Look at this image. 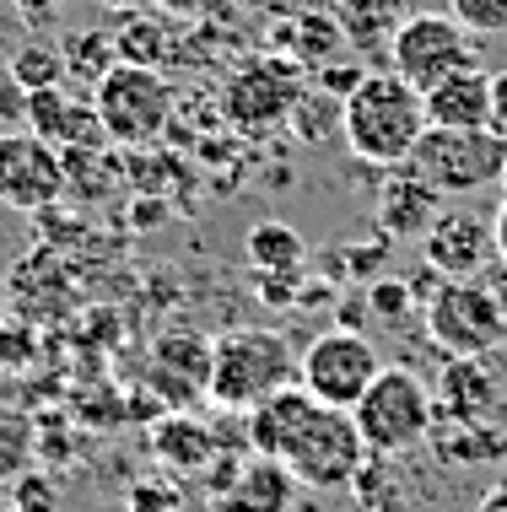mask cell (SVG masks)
Wrapping results in <instances>:
<instances>
[{
    "mask_svg": "<svg viewBox=\"0 0 507 512\" xmlns=\"http://www.w3.org/2000/svg\"><path fill=\"white\" fill-rule=\"evenodd\" d=\"M437 216H443V195H437V189L416 168H410V162H405L400 173L383 178V195H378V227H383V238H427Z\"/></svg>",
    "mask_w": 507,
    "mask_h": 512,
    "instance_id": "obj_15",
    "label": "cell"
},
{
    "mask_svg": "<svg viewBox=\"0 0 507 512\" xmlns=\"http://www.w3.org/2000/svg\"><path fill=\"white\" fill-rule=\"evenodd\" d=\"M383 372L378 345L362 329H330V335L308 340L303 362H297V383L335 410H356V399L373 389V378Z\"/></svg>",
    "mask_w": 507,
    "mask_h": 512,
    "instance_id": "obj_8",
    "label": "cell"
},
{
    "mask_svg": "<svg viewBox=\"0 0 507 512\" xmlns=\"http://www.w3.org/2000/svg\"><path fill=\"white\" fill-rule=\"evenodd\" d=\"M448 11H454L475 38H502L507 33V0H448Z\"/></svg>",
    "mask_w": 507,
    "mask_h": 512,
    "instance_id": "obj_28",
    "label": "cell"
},
{
    "mask_svg": "<svg viewBox=\"0 0 507 512\" xmlns=\"http://www.w3.org/2000/svg\"><path fill=\"white\" fill-rule=\"evenodd\" d=\"M432 448L443 453L448 464H486L507 453V437L497 426H432Z\"/></svg>",
    "mask_w": 507,
    "mask_h": 512,
    "instance_id": "obj_21",
    "label": "cell"
},
{
    "mask_svg": "<svg viewBox=\"0 0 507 512\" xmlns=\"http://www.w3.org/2000/svg\"><path fill=\"white\" fill-rule=\"evenodd\" d=\"M243 254H249V270L259 281H297L308 265V243L292 221H254L249 238H243Z\"/></svg>",
    "mask_w": 507,
    "mask_h": 512,
    "instance_id": "obj_17",
    "label": "cell"
},
{
    "mask_svg": "<svg viewBox=\"0 0 507 512\" xmlns=\"http://www.w3.org/2000/svg\"><path fill=\"white\" fill-rule=\"evenodd\" d=\"M432 130H491V76L486 71H459L448 81L421 92Z\"/></svg>",
    "mask_w": 507,
    "mask_h": 512,
    "instance_id": "obj_16",
    "label": "cell"
},
{
    "mask_svg": "<svg viewBox=\"0 0 507 512\" xmlns=\"http://www.w3.org/2000/svg\"><path fill=\"white\" fill-rule=\"evenodd\" d=\"M205 491H211V512H292L297 502V475L281 459L265 453H216L205 469Z\"/></svg>",
    "mask_w": 507,
    "mask_h": 512,
    "instance_id": "obj_10",
    "label": "cell"
},
{
    "mask_svg": "<svg viewBox=\"0 0 507 512\" xmlns=\"http://www.w3.org/2000/svg\"><path fill=\"white\" fill-rule=\"evenodd\" d=\"M6 130H27V87L0 76V135Z\"/></svg>",
    "mask_w": 507,
    "mask_h": 512,
    "instance_id": "obj_31",
    "label": "cell"
},
{
    "mask_svg": "<svg viewBox=\"0 0 507 512\" xmlns=\"http://www.w3.org/2000/svg\"><path fill=\"white\" fill-rule=\"evenodd\" d=\"M152 6L162 11V17H211L222 0H152Z\"/></svg>",
    "mask_w": 507,
    "mask_h": 512,
    "instance_id": "obj_34",
    "label": "cell"
},
{
    "mask_svg": "<svg viewBox=\"0 0 507 512\" xmlns=\"http://www.w3.org/2000/svg\"><path fill=\"white\" fill-rule=\"evenodd\" d=\"M0 512H17V507H11V496H6V502H0Z\"/></svg>",
    "mask_w": 507,
    "mask_h": 512,
    "instance_id": "obj_41",
    "label": "cell"
},
{
    "mask_svg": "<svg viewBox=\"0 0 507 512\" xmlns=\"http://www.w3.org/2000/svg\"><path fill=\"white\" fill-rule=\"evenodd\" d=\"M6 496H11L17 512H60V491H54V480L44 475V469H27L22 480H11Z\"/></svg>",
    "mask_w": 507,
    "mask_h": 512,
    "instance_id": "obj_29",
    "label": "cell"
},
{
    "mask_svg": "<svg viewBox=\"0 0 507 512\" xmlns=\"http://www.w3.org/2000/svg\"><path fill=\"white\" fill-rule=\"evenodd\" d=\"M71 108H76V98H71L65 87H38V92H27V130L60 146V135H65V119H71Z\"/></svg>",
    "mask_w": 507,
    "mask_h": 512,
    "instance_id": "obj_25",
    "label": "cell"
},
{
    "mask_svg": "<svg viewBox=\"0 0 507 512\" xmlns=\"http://www.w3.org/2000/svg\"><path fill=\"white\" fill-rule=\"evenodd\" d=\"M27 356H33V335L27 329H6L0 335V367H22Z\"/></svg>",
    "mask_w": 507,
    "mask_h": 512,
    "instance_id": "obj_33",
    "label": "cell"
},
{
    "mask_svg": "<svg viewBox=\"0 0 507 512\" xmlns=\"http://www.w3.org/2000/svg\"><path fill=\"white\" fill-rule=\"evenodd\" d=\"M367 71L362 65H319V71H313V87H324V92H335V98H351L356 92V81H362Z\"/></svg>",
    "mask_w": 507,
    "mask_h": 512,
    "instance_id": "obj_32",
    "label": "cell"
},
{
    "mask_svg": "<svg viewBox=\"0 0 507 512\" xmlns=\"http://www.w3.org/2000/svg\"><path fill=\"white\" fill-rule=\"evenodd\" d=\"M346 491L362 502V512H394V507H400V486H394L389 459H383V453H367V464L356 469V480Z\"/></svg>",
    "mask_w": 507,
    "mask_h": 512,
    "instance_id": "obj_24",
    "label": "cell"
},
{
    "mask_svg": "<svg viewBox=\"0 0 507 512\" xmlns=\"http://www.w3.org/2000/svg\"><path fill=\"white\" fill-rule=\"evenodd\" d=\"M125 512H184V486H178L173 475L130 480V491H125Z\"/></svg>",
    "mask_w": 507,
    "mask_h": 512,
    "instance_id": "obj_27",
    "label": "cell"
},
{
    "mask_svg": "<svg viewBox=\"0 0 507 512\" xmlns=\"http://www.w3.org/2000/svg\"><path fill=\"white\" fill-rule=\"evenodd\" d=\"M297 383V356L286 335L276 329H227L222 340H211V372H205V399L222 410L265 405L270 394Z\"/></svg>",
    "mask_w": 507,
    "mask_h": 512,
    "instance_id": "obj_2",
    "label": "cell"
},
{
    "mask_svg": "<svg viewBox=\"0 0 507 512\" xmlns=\"http://www.w3.org/2000/svg\"><path fill=\"white\" fill-rule=\"evenodd\" d=\"M486 286H491V297H497V308L507 318V259H497V265L486 270Z\"/></svg>",
    "mask_w": 507,
    "mask_h": 512,
    "instance_id": "obj_37",
    "label": "cell"
},
{
    "mask_svg": "<svg viewBox=\"0 0 507 512\" xmlns=\"http://www.w3.org/2000/svg\"><path fill=\"white\" fill-rule=\"evenodd\" d=\"M60 195H65V151L33 130L0 135V205L38 216Z\"/></svg>",
    "mask_w": 507,
    "mask_h": 512,
    "instance_id": "obj_11",
    "label": "cell"
},
{
    "mask_svg": "<svg viewBox=\"0 0 507 512\" xmlns=\"http://www.w3.org/2000/svg\"><path fill=\"white\" fill-rule=\"evenodd\" d=\"M103 6H108V11H125V17H130V11H141L146 0H103Z\"/></svg>",
    "mask_w": 507,
    "mask_h": 512,
    "instance_id": "obj_40",
    "label": "cell"
},
{
    "mask_svg": "<svg viewBox=\"0 0 507 512\" xmlns=\"http://www.w3.org/2000/svg\"><path fill=\"white\" fill-rule=\"evenodd\" d=\"M491 130L507 135V71L491 76Z\"/></svg>",
    "mask_w": 507,
    "mask_h": 512,
    "instance_id": "obj_35",
    "label": "cell"
},
{
    "mask_svg": "<svg viewBox=\"0 0 507 512\" xmlns=\"http://www.w3.org/2000/svg\"><path fill=\"white\" fill-rule=\"evenodd\" d=\"M38 459V421L22 405H6L0 399V486L22 480Z\"/></svg>",
    "mask_w": 507,
    "mask_h": 512,
    "instance_id": "obj_20",
    "label": "cell"
},
{
    "mask_svg": "<svg viewBox=\"0 0 507 512\" xmlns=\"http://www.w3.org/2000/svg\"><path fill=\"white\" fill-rule=\"evenodd\" d=\"M340 124H346V98H335V92L324 87H303V98L292 103V114H286V130H292V141L303 146H324L340 135Z\"/></svg>",
    "mask_w": 507,
    "mask_h": 512,
    "instance_id": "obj_19",
    "label": "cell"
},
{
    "mask_svg": "<svg viewBox=\"0 0 507 512\" xmlns=\"http://www.w3.org/2000/svg\"><path fill=\"white\" fill-rule=\"evenodd\" d=\"M152 453L173 469V475H195V469L216 464L222 442L205 432V421H195V415H162L157 432H152Z\"/></svg>",
    "mask_w": 507,
    "mask_h": 512,
    "instance_id": "obj_18",
    "label": "cell"
},
{
    "mask_svg": "<svg viewBox=\"0 0 507 512\" xmlns=\"http://www.w3.org/2000/svg\"><path fill=\"white\" fill-rule=\"evenodd\" d=\"M11 6H17V11H22V17H27V22H49V17H54V11H60V6H65V0H11Z\"/></svg>",
    "mask_w": 507,
    "mask_h": 512,
    "instance_id": "obj_36",
    "label": "cell"
},
{
    "mask_svg": "<svg viewBox=\"0 0 507 512\" xmlns=\"http://www.w3.org/2000/svg\"><path fill=\"white\" fill-rule=\"evenodd\" d=\"M6 76L17 81V87H27V92H38V87H65V49H60V44H44V38H33V44L11 49Z\"/></svg>",
    "mask_w": 507,
    "mask_h": 512,
    "instance_id": "obj_23",
    "label": "cell"
},
{
    "mask_svg": "<svg viewBox=\"0 0 507 512\" xmlns=\"http://www.w3.org/2000/svg\"><path fill=\"white\" fill-rule=\"evenodd\" d=\"M114 44H119V60H130V65H157V54H162V44H168V33H162L157 17L130 11V27H125V33H114Z\"/></svg>",
    "mask_w": 507,
    "mask_h": 512,
    "instance_id": "obj_26",
    "label": "cell"
},
{
    "mask_svg": "<svg viewBox=\"0 0 507 512\" xmlns=\"http://www.w3.org/2000/svg\"><path fill=\"white\" fill-rule=\"evenodd\" d=\"M276 459L297 475V486H308V491H346L356 480V469L367 464V442H362V432H356V415L351 410H335V405L308 399V410L297 415L292 437L281 442Z\"/></svg>",
    "mask_w": 507,
    "mask_h": 512,
    "instance_id": "obj_3",
    "label": "cell"
},
{
    "mask_svg": "<svg viewBox=\"0 0 507 512\" xmlns=\"http://www.w3.org/2000/svg\"><path fill=\"white\" fill-rule=\"evenodd\" d=\"M427 248V270L448 275H486L497 265V238H491V216H475V211H443L432 221V232L421 238Z\"/></svg>",
    "mask_w": 507,
    "mask_h": 512,
    "instance_id": "obj_13",
    "label": "cell"
},
{
    "mask_svg": "<svg viewBox=\"0 0 507 512\" xmlns=\"http://www.w3.org/2000/svg\"><path fill=\"white\" fill-rule=\"evenodd\" d=\"M502 189H507V162H502Z\"/></svg>",
    "mask_w": 507,
    "mask_h": 512,
    "instance_id": "obj_42",
    "label": "cell"
},
{
    "mask_svg": "<svg viewBox=\"0 0 507 512\" xmlns=\"http://www.w3.org/2000/svg\"><path fill=\"white\" fill-rule=\"evenodd\" d=\"M502 162H507V135L497 130H432L410 151L416 168L437 195H481L486 184H502Z\"/></svg>",
    "mask_w": 507,
    "mask_h": 512,
    "instance_id": "obj_7",
    "label": "cell"
},
{
    "mask_svg": "<svg viewBox=\"0 0 507 512\" xmlns=\"http://www.w3.org/2000/svg\"><path fill=\"white\" fill-rule=\"evenodd\" d=\"M351 415H356V432H362L367 453L400 459V453L432 442L437 399H432V389L410 367H383L378 378H373V389L356 399Z\"/></svg>",
    "mask_w": 507,
    "mask_h": 512,
    "instance_id": "obj_4",
    "label": "cell"
},
{
    "mask_svg": "<svg viewBox=\"0 0 507 512\" xmlns=\"http://www.w3.org/2000/svg\"><path fill=\"white\" fill-rule=\"evenodd\" d=\"M475 512H507V475L491 480V491L481 496V507H475Z\"/></svg>",
    "mask_w": 507,
    "mask_h": 512,
    "instance_id": "obj_39",
    "label": "cell"
},
{
    "mask_svg": "<svg viewBox=\"0 0 507 512\" xmlns=\"http://www.w3.org/2000/svg\"><path fill=\"white\" fill-rule=\"evenodd\" d=\"M92 108L103 119L108 146H146L173 124L178 92L157 65H130L119 60L98 87H92Z\"/></svg>",
    "mask_w": 507,
    "mask_h": 512,
    "instance_id": "obj_5",
    "label": "cell"
},
{
    "mask_svg": "<svg viewBox=\"0 0 507 512\" xmlns=\"http://www.w3.org/2000/svg\"><path fill=\"white\" fill-rule=\"evenodd\" d=\"M297 98H303V71L292 60H249L222 87V114L243 135H265V130H281Z\"/></svg>",
    "mask_w": 507,
    "mask_h": 512,
    "instance_id": "obj_12",
    "label": "cell"
},
{
    "mask_svg": "<svg viewBox=\"0 0 507 512\" xmlns=\"http://www.w3.org/2000/svg\"><path fill=\"white\" fill-rule=\"evenodd\" d=\"M60 49H65V76H81V81H92V87L119 65V44H114V33H103V27L71 33Z\"/></svg>",
    "mask_w": 507,
    "mask_h": 512,
    "instance_id": "obj_22",
    "label": "cell"
},
{
    "mask_svg": "<svg viewBox=\"0 0 507 512\" xmlns=\"http://www.w3.org/2000/svg\"><path fill=\"white\" fill-rule=\"evenodd\" d=\"M491 238H497V259H507V195H502L497 211H491Z\"/></svg>",
    "mask_w": 507,
    "mask_h": 512,
    "instance_id": "obj_38",
    "label": "cell"
},
{
    "mask_svg": "<svg viewBox=\"0 0 507 512\" xmlns=\"http://www.w3.org/2000/svg\"><path fill=\"white\" fill-rule=\"evenodd\" d=\"M427 318V340L443 356H486L507 340V318L491 297L486 275H459V281H437L432 297L421 302Z\"/></svg>",
    "mask_w": 507,
    "mask_h": 512,
    "instance_id": "obj_6",
    "label": "cell"
},
{
    "mask_svg": "<svg viewBox=\"0 0 507 512\" xmlns=\"http://www.w3.org/2000/svg\"><path fill=\"white\" fill-rule=\"evenodd\" d=\"M432 399H437V426H481L497 410V378L481 356H448Z\"/></svg>",
    "mask_w": 507,
    "mask_h": 512,
    "instance_id": "obj_14",
    "label": "cell"
},
{
    "mask_svg": "<svg viewBox=\"0 0 507 512\" xmlns=\"http://www.w3.org/2000/svg\"><path fill=\"white\" fill-rule=\"evenodd\" d=\"M389 60H394V76H405L416 92H427L459 71H475V44H470V27L454 11L448 17L421 11V17L400 22V33L389 38Z\"/></svg>",
    "mask_w": 507,
    "mask_h": 512,
    "instance_id": "obj_9",
    "label": "cell"
},
{
    "mask_svg": "<svg viewBox=\"0 0 507 512\" xmlns=\"http://www.w3.org/2000/svg\"><path fill=\"white\" fill-rule=\"evenodd\" d=\"M367 308L378 318H405L410 308H421V297L410 292L405 281H373V292H367Z\"/></svg>",
    "mask_w": 507,
    "mask_h": 512,
    "instance_id": "obj_30",
    "label": "cell"
},
{
    "mask_svg": "<svg viewBox=\"0 0 507 512\" xmlns=\"http://www.w3.org/2000/svg\"><path fill=\"white\" fill-rule=\"evenodd\" d=\"M346 135L351 157L367 168H405L416 141L427 135V103L394 71H367L356 81V92L346 98Z\"/></svg>",
    "mask_w": 507,
    "mask_h": 512,
    "instance_id": "obj_1",
    "label": "cell"
}]
</instances>
